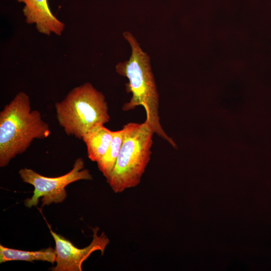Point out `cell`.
<instances>
[{"label": "cell", "mask_w": 271, "mask_h": 271, "mask_svg": "<svg viewBox=\"0 0 271 271\" xmlns=\"http://www.w3.org/2000/svg\"><path fill=\"white\" fill-rule=\"evenodd\" d=\"M131 49L128 60L119 62L115 66L116 72L126 77L128 83L126 90L131 93L130 100L122 106L123 111H129L142 106L146 112L145 122L154 133L167 141L174 148L177 145L165 131L160 122L159 96L150 64V58L144 52L134 36L129 32L123 33Z\"/></svg>", "instance_id": "1"}, {"label": "cell", "mask_w": 271, "mask_h": 271, "mask_svg": "<svg viewBox=\"0 0 271 271\" xmlns=\"http://www.w3.org/2000/svg\"><path fill=\"white\" fill-rule=\"evenodd\" d=\"M50 134L49 126L40 112L32 109L29 95L19 92L0 112V167H6L25 152L34 140Z\"/></svg>", "instance_id": "2"}, {"label": "cell", "mask_w": 271, "mask_h": 271, "mask_svg": "<svg viewBox=\"0 0 271 271\" xmlns=\"http://www.w3.org/2000/svg\"><path fill=\"white\" fill-rule=\"evenodd\" d=\"M123 138L114 167L107 183L115 193L138 186L150 161L154 132L149 125L129 122L122 127Z\"/></svg>", "instance_id": "3"}, {"label": "cell", "mask_w": 271, "mask_h": 271, "mask_svg": "<svg viewBox=\"0 0 271 271\" xmlns=\"http://www.w3.org/2000/svg\"><path fill=\"white\" fill-rule=\"evenodd\" d=\"M55 108L59 124L65 132L80 140L96 124L110 120L104 94L89 82L73 88L55 104Z\"/></svg>", "instance_id": "4"}, {"label": "cell", "mask_w": 271, "mask_h": 271, "mask_svg": "<svg viewBox=\"0 0 271 271\" xmlns=\"http://www.w3.org/2000/svg\"><path fill=\"white\" fill-rule=\"evenodd\" d=\"M84 167L83 159L78 158L71 171L56 177H46L27 168L20 169L19 174L22 181L34 187L32 196L24 201L25 205L28 208L36 206L40 199L42 207L53 203L63 202L67 196L66 186L79 180H92L89 171Z\"/></svg>", "instance_id": "5"}, {"label": "cell", "mask_w": 271, "mask_h": 271, "mask_svg": "<svg viewBox=\"0 0 271 271\" xmlns=\"http://www.w3.org/2000/svg\"><path fill=\"white\" fill-rule=\"evenodd\" d=\"M55 243L56 265L51 268L52 271H82V265L95 251H100L103 255L109 240L104 232L97 235L99 228H92L93 239L86 247L79 248L70 240L52 230L51 225L46 221Z\"/></svg>", "instance_id": "6"}, {"label": "cell", "mask_w": 271, "mask_h": 271, "mask_svg": "<svg viewBox=\"0 0 271 271\" xmlns=\"http://www.w3.org/2000/svg\"><path fill=\"white\" fill-rule=\"evenodd\" d=\"M23 3L22 11L26 23L35 24L38 32L50 36L54 34L61 36L65 24L57 18L49 8L48 0H17Z\"/></svg>", "instance_id": "7"}, {"label": "cell", "mask_w": 271, "mask_h": 271, "mask_svg": "<svg viewBox=\"0 0 271 271\" xmlns=\"http://www.w3.org/2000/svg\"><path fill=\"white\" fill-rule=\"evenodd\" d=\"M113 136L111 131L102 124H97L82 137L85 143L88 158L97 162L107 151Z\"/></svg>", "instance_id": "8"}, {"label": "cell", "mask_w": 271, "mask_h": 271, "mask_svg": "<svg viewBox=\"0 0 271 271\" xmlns=\"http://www.w3.org/2000/svg\"><path fill=\"white\" fill-rule=\"evenodd\" d=\"M55 249L51 246L36 251H26L5 247L0 244V263L22 260L29 262L43 261L55 262Z\"/></svg>", "instance_id": "9"}, {"label": "cell", "mask_w": 271, "mask_h": 271, "mask_svg": "<svg viewBox=\"0 0 271 271\" xmlns=\"http://www.w3.org/2000/svg\"><path fill=\"white\" fill-rule=\"evenodd\" d=\"M123 130L113 131L110 145L103 156L96 163L99 170L106 179L110 176L117 161L123 142Z\"/></svg>", "instance_id": "10"}]
</instances>
